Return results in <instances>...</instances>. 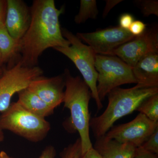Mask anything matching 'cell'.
Wrapping results in <instances>:
<instances>
[{
  "instance_id": "ac0fdd59",
  "label": "cell",
  "mask_w": 158,
  "mask_h": 158,
  "mask_svg": "<svg viewBox=\"0 0 158 158\" xmlns=\"http://www.w3.org/2000/svg\"><path fill=\"white\" fill-rule=\"evenodd\" d=\"M136 111L145 115L152 121L158 122V94L144 99Z\"/></svg>"
},
{
  "instance_id": "d6986e66",
  "label": "cell",
  "mask_w": 158,
  "mask_h": 158,
  "mask_svg": "<svg viewBox=\"0 0 158 158\" xmlns=\"http://www.w3.org/2000/svg\"><path fill=\"white\" fill-rule=\"evenodd\" d=\"M135 2L144 17H148L152 15H154L158 17L157 0H138L135 1Z\"/></svg>"
},
{
  "instance_id": "f1b7e54d",
  "label": "cell",
  "mask_w": 158,
  "mask_h": 158,
  "mask_svg": "<svg viewBox=\"0 0 158 158\" xmlns=\"http://www.w3.org/2000/svg\"><path fill=\"white\" fill-rule=\"evenodd\" d=\"M0 158H12L8 155V154L5 151H1L0 152Z\"/></svg>"
},
{
  "instance_id": "8992f818",
  "label": "cell",
  "mask_w": 158,
  "mask_h": 158,
  "mask_svg": "<svg viewBox=\"0 0 158 158\" xmlns=\"http://www.w3.org/2000/svg\"><path fill=\"white\" fill-rule=\"evenodd\" d=\"M95 67L98 73L97 89L102 102L114 88L125 84H137L132 68L116 56L97 54Z\"/></svg>"
},
{
  "instance_id": "f546056e",
  "label": "cell",
  "mask_w": 158,
  "mask_h": 158,
  "mask_svg": "<svg viewBox=\"0 0 158 158\" xmlns=\"http://www.w3.org/2000/svg\"><path fill=\"white\" fill-rule=\"evenodd\" d=\"M3 64L2 58V53H1V51H0V67Z\"/></svg>"
},
{
  "instance_id": "7402d4cb",
  "label": "cell",
  "mask_w": 158,
  "mask_h": 158,
  "mask_svg": "<svg viewBox=\"0 0 158 158\" xmlns=\"http://www.w3.org/2000/svg\"><path fill=\"white\" fill-rule=\"evenodd\" d=\"M147 28V25L140 20L134 21L128 31L135 37L143 34Z\"/></svg>"
},
{
  "instance_id": "4fadbf2b",
  "label": "cell",
  "mask_w": 158,
  "mask_h": 158,
  "mask_svg": "<svg viewBox=\"0 0 158 158\" xmlns=\"http://www.w3.org/2000/svg\"><path fill=\"white\" fill-rule=\"evenodd\" d=\"M140 88L158 87V53L149 54L140 59L132 68Z\"/></svg>"
},
{
  "instance_id": "5b68a950",
  "label": "cell",
  "mask_w": 158,
  "mask_h": 158,
  "mask_svg": "<svg viewBox=\"0 0 158 158\" xmlns=\"http://www.w3.org/2000/svg\"><path fill=\"white\" fill-rule=\"evenodd\" d=\"M62 35L70 43L67 47L54 48L72 61L83 77V80L88 85L91 97L96 102L98 111L103 108L98 94L97 85L98 73L95 67L97 54L90 46L83 43L76 35L64 28H61Z\"/></svg>"
},
{
  "instance_id": "9a60e30c",
  "label": "cell",
  "mask_w": 158,
  "mask_h": 158,
  "mask_svg": "<svg viewBox=\"0 0 158 158\" xmlns=\"http://www.w3.org/2000/svg\"><path fill=\"white\" fill-rule=\"evenodd\" d=\"M17 94L18 100L16 102L30 113L43 118L53 114L55 109L27 88Z\"/></svg>"
},
{
  "instance_id": "52a82bcc",
  "label": "cell",
  "mask_w": 158,
  "mask_h": 158,
  "mask_svg": "<svg viewBox=\"0 0 158 158\" xmlns=\"http://www.w3.org/2000/svg\"><path fill=\"white\" fill-rule=\"evenodd\" d=\"M43 73L39 66L27 67L20 60L11 68L4 70L0 78V112L9 108L15 94L27 88L34 79L42 76ZM4 139L3 131L0 129V142Z\"/></svg>"
},
{
  "instance_id": "277c9868",
  "label": "cell",
  "mask_w": 158,
  "mask_h": 158,
  "mask_svg": "<svg viewBox=\"0 0 158 158\" xmlns=\"http://www.w3.org/2000/svg\"><path fill=\"white\" fill-rule=\"evenodd\" d=\"M50 123L45 118L30 113L18 103H11L0 116V129L9 131L31 142L43 140L50 131Z\"/></svg>"
},
{
  "instance_id": "484cf974",
  "label": "cell",
  "mask_w": 158,
  "mask_h": 158,
  "mask_svg": "<svg viewBox=\"0 0 158 158\" xmlns=\"http://www.w3.org/2000/svg\"><path fill=\"white\" fill-rule=\"evenodd\" d=\"M7 7V1L0 0V24H5Z\"/></svg>"
},
{
  "instance_id": "6da1fadb",
  "label": "cell",
  "mask_w": 158,
  "mask_h": 158,
  "mask_svg": "<svg viewBox=\"0 0 158 158\" xmlns=\"http://www.w3.org/2000/svg\"><path fill=\"white\" fill-rule=\"evenodd\" d=\"M31 20L20 40V61L27 67L37 66L43 53L49 48L67 47L70 43L62 35L59 17L64 7L58 9L54 0H34L30 7Z\"/></svg>"
},
{
  "instance_id": "9c48e42d",
  "label": "cell",
  "mask_w": 158,
  "mask_h": 158,
  "mask_svg": "<svg viewBox=\"0 0 158 158\" xmlns=\"http://www.w3.org/2000/svg\"><path fill=\"white\" fill-rule=\"evenodd\" d=\"M158 128V122L139 113L132 121L112 127L105 135L120 143H130L139 148Z\"/></svg>"
},
{
  "instance_id": "3957f363",
  "label": "cell",
  "mask_w": 158,
  "mask_h": 158,
  "mask_svg": "<svg viewBox=\"0 0 158 158\" xmlns=\"http://www.w3.org/2000/svg\"><path fill=\"white\" fill-rule=\"evenodd\" d=\"M65 90L64 107L70 111L68 123L77 131L81 142L82 155L93 147L90 137V116L89 110L91 93L88 85L79 76L73 77L68 69L64 71Z\"/></svg>"
},
{
  "instance_id": "ba28073f",
  "label": "cell",
  "mask_w": 158,
  "mask_h": 158,
  "mask_svg": "<svg viewBox=\"0 0 158 158\" xmlns=\"http://www.w3.org/2000/svg\"><path fill=\"white\" fill-rule=\"evenodd\" d=\"M155 53H158L157 25L146 28L143 34L118 47L110 56L118 57L133 68L142 58Z\"/></svg>"
},
{
  "instance_id": "83f0119b",
  "label": "cell",
  "mask_w": 158,
  "mask_h": 158,
  "mask_svg": "<svg viewBox=\"0 0 158 158\" xmlns=\"http://www.w3.org/2000/svg\"><path fill=\"white\" fill-rule=\"evenodd\" d=\"M138 155L134 158H158L157 155L141 150L138 148Z\"/></svg>"
},
{
  "instance_id": "2e32d148",
  "label": "cell",
  "mask_w": 158,
  "mask_h": 158,
  "mask_svg": "<svg viewBox=\"0 0 158 158\" xmlns=\"http://www.w3.org/2000/svg\"><path fill=\"white\" fill-rule=\"evenodd\" d=\"M0 51L3 63L9 62L20 54V40H17L11 37L5 24H0Z\"/></svg>"
},
{
  "instance_id": "ffe728a7",
  "label": "cell",
  "mask_w": 158,
  "mask_h": 158,
  "mask_svg": "<svg viewBox=\"0 0 158 158\" xmlns=\"http://www.w3.org/2000/svg\"><path fill=\"white\" fill-rule=\"evenodd\" d=\"M81 155V142L80 138L65 148L60 154L61 158H80Z\"/></svg>"
},
{
  "instance_id": "7c38bea8",
  "label": "cell",
  "mask_w": 158,
  "mask_h": 158,
  "mask_svg": "<svg viewBox=\"0 0 158 158\" xmlns=\"http://www.w3.org/2000/svg\"><path fill=\"white\" fill-rule=\"evenodd\" d=\"M5 25L11 37L20 40L31 24V8L22 0H7Z\"/></svg>"
},
{
  "instance_id": "603a6c76",
  "label": "cell",
  "mask_w": 158,
  "mask_h": 158,
  "mask_svg": "<svg viewBox=\"0 0 158 158\" xmlns=\"http://www.w3.org/2000/svg\"><path fill=\"white\" fill-rule=\"evenodd\" d=\"M134 21V16L132 15L127 13H123L119 18V26L122 28L128 30Z\"/></svg>"
},
{
  "instance_id": "e0dca14e",
  "label": "cell",
  "mask_w": 158,
  "mask_h": 158,
  "mask_svg": "<svg viewBox=\"0 0 158 158\" xmlns=\"http://www.w3.org/2000/svg\"><path fill=\"white\" fill-rule=\"evenodd\" d=\"M97 2L95 0H81L78 14L74 17L77 24L85 23L88 19H96L98 14Z\"/></svg>"
},
{
  "instance_id": "4dcf8cb0",
  "label": "cell",
  "mask_w": 158,
  "mask_h": 158,
  "mask_svg": "<svg viewBox=\"0 0 158 158\" xmlns=\"http://www.w3.org/2000/svg\"><path fill=\"white\" fill-rule=\"evenodd\" d=\"M4 70L3 69H2V68L0 67V78H1V77L2 76L3 73H4Z\"/></svg>"
},
{
  "instance_id": "44dd1931",
  "label": "cell",
  "mask_w": 158,
  "mask_h": 158,
  "mask_svg": "<svg viewBox=\"0 0 158 158\" xmlns=\"http://www.w3.org/2000/svg\"><path fill=\"white\" fill-rule=\"evenodd\" d=\"M139 149L157 155L158 154V128Z\"/></svg>"
},
{
  "instance_id": "8fae6325",
  "label": "cell",
  "mask_w": 158,
  "mask_h": 158,
  "mask_svg": "<svg viewBox=\"0 0 158 158\" xmlns=\"http://www.w3.org/2000/svg\"><path fill=\"white\" fill-rule=\"evenodd\" d=\"M65 88L63 74L52 77L40 76L34 79L27 88L55 109L63 103Z\"/></svg>"
},
{
  "instance_id": "7a4b0ae2",
  "label": "cell",
  "mask_w": 158,
  "mask_h": 158,
  "mask_svg": "<svg viewBox=\"0 0 158 158\" xmlns=\"http://www.w3.org/2000/svg\"><path fill=\"white\" fill-rule=\"evenodd\" d=\"M158 94V87L132 88L117 87L107 96L108 105L100 116L90 118V128L96 139L105 135L118 119L136 111L145 99Z\"/></svg>"
},
{
  "instance_id": "cb8c5ba5",
  "label": "cell",
  "mask_w": 158,
  "mask_h": 158,
  "mask_svg": "<svg viewBox=\"0 0 158 158\" xmlns=\"http://www.w3.org/2000/svg\"><path fill=\"white\" fill-rule=\"evenodd\" d=\"M123 1L122 0H107L106 1V5L104 10L103 12L102 16L103 18L106 17L111 9H113L115 6Z\"/></svg>"
},
{
  "instance_id": "d4e9b609",
  "label": "cell",
  "mask_w": 158,
  "mask_h": 158,
  "mask_svg": "<svg viewBox=\"0 0 158 158\" xmlns=\"http://www.w3.org/2000/svg\"><path fill=\"white\" fill-rule=\"evenodd\" d=\"M56 155L55 147L52 145H48L44 149L39 158H55Z\"/></svg>"
},
{
  "instance_id": "5bb4252c",
  "label": "cell",
  "mask_w": 158,
  "mask_h": 158,
  "mask_svg": "<svg viewBox=\"0 0 158 158\" xmlns=\"http://www.w3.org/2000/svg\"><path fill=\"white\" fill-rule=\"evenodd\" d=\"M102 158H134L138 148L130 143H122L106 135L97 138L93 146Z\"/></svg>"
},
{
  "instance_id": "4316f807",
  "label": "cell",
  "mask_w": 158,
  "mask_h": 158,
  "mask_svg": "<svg viewBox=\"0 0 158 158\" xmlns=\"http://www.w3.org/2000/svg\"><path fill=\"white\" fill-rule=\"evenodd\" d=\"M80 158H102L93 147L88 150L84 154L81 155Z\"/></svg>"
},
{
  "instance_id": "30bf717a",
  "label": "cell",
  "mask_w": 158,
  "mask_h": 158,
  "mask_svg": "<svg viewBox=\"0 0 158 158\" xmlns=\"http://www.w3.org/2000/svg\"><path fill=\"white\" fill-rule=\"evenodd\" d=\"M76 36L98 55L110 56L113 50L133 39L135 36L119 26L90 33H77Z\"/></svg>"
}]
</instances>
